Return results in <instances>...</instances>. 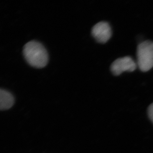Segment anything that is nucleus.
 Here are the masks:
<instances>
[{"label":"nucleus","instance_id":"obj_1","mask_svg":"<svg viewBox=\"0 0 153 153\" xmlns=\"http://www.w3.org/2000/svg\"><path fill=\"white\" fill-rule=\"evenodd\" d=\"M23 54L28 64L36 68H42L48 62V54L44 45L36 41H31L23 47Z\"/></svg>","mask_w":153,"mask_h":153},{"label":"nucleus","instance_id":"obj_3","mask_svg":"<svg viewBox=\"0 0 153 153\" xmlns=\"http://www.w3.org/2000/svg\"><path fill=\"white\" fill-rule=\"evenodd\" d=\"M137 65L129 56L118 58L111 64L110 70L114 75H119L124 71H133L136 69Z\"/></svg>","mask_w":153,"mask_h":153},{"label":"nucleus","instance_id":"obj_4","mask_svg":"<svg viewBox=\"0 0 153 153\" xmlns=\"http://www.w3.org/2000/svg\"><path fill=\"white\" fill-rule=\"evenodd\" d=\"M92 34L95 40L101 43L108 41L112 35L111 27L107 22H99L94 25L92 29Z\"/></svg>","mask_w":153,"mask_h":153},{"label":"nucleus","instance_id":"obj_6","mask_svg":"<svg viewBox=\"0 0 153 153\" xmlns=\"http://www.w3.org/2000/svg\"><path fill=\"white\" fill-rule=\"evenodd\" d=\"M148 115L149 117V119L153 123V103L149 105L148 108Z\"/></svg>","mask_w":153,"mask_h":153},{"label":"nucleus","instance_id":"obj_5","mask_svg":"<svg viewBox=\"0 0 153 153\" xmlns=\"http://www.w3.org/2000/svg\"><path fill=\"white\" fill-rule=\"evenodd\" d=\"M14 98L10 92L0 89V110H8L14 104Z\"/></svg>","mask_w":153,"mask_h":153},{"label":"nucleus","instance_id":"obj_2","mask_svg":"<svg viewBox=\"0 0 153 153\" xmlns=\"http://www.w3.org/2000/svg\"><path fill=\"white\" fill-rule=\"evenodd\" d=\"M137 65L141 71L146 72L153 67V42L145 41L139 44L137 51Z\"/></svg>","mask_w":153,"mask_h":153}]
</instances>
